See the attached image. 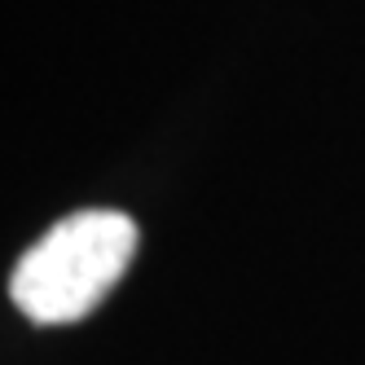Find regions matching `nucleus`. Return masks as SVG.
Returning a JSON list of instances; mask_svg holds the SVG:
<instances>
[{
	"label": "nucleus",
	"mask_w": 365,
	"mask_h": 365,
	"mask_svg": "<svg viewBox=\"0 0 365 365\" xmlns=\"http://www.w3.org/2000/svg\"><path fill=\"white\" fill-rule=\"evenodd\" d=\"M137 251V225L123 212H75L58 220L44 238L18 259L14 304L40 326L80 322L101 304V295L123 277Z\"/></svg>",
	"instance_id": "f257e3e1"
}]
</instances>
